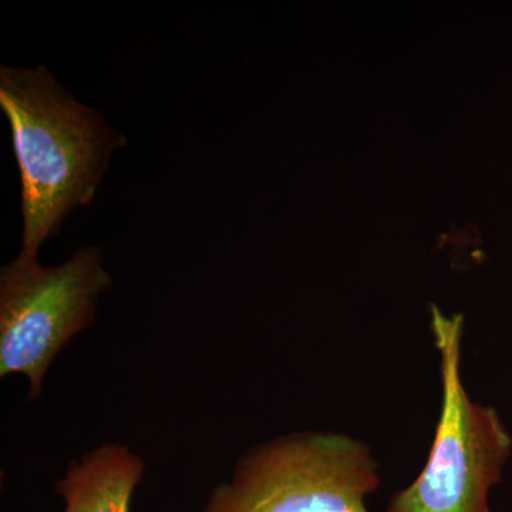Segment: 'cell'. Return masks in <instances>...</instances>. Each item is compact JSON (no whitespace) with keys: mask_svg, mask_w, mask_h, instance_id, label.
<instances>
[{"mask_svg":"<svg viewBox=\"0 0 512 512\" xmlns=\"http://www.w3.org/2000/svg\"><path fill=\"white\" fill-rule=\"evenodd\" d=\"M0 109L8 117L19 165V256L37 259L67 215L93 201L111 156L127 140L74 99L46 66L0 67Z\"/></svg>","mask_w":512,"mask_h":512,"instance_id":"cell-1","label":"cell"},{"mask_svg":"<svg viewBox=\"0 0 512 512\" xmlns=\"http://www.w3.org/2000/svg\"><path fill=\"white\" fill-rule=\"evenodd\" d=\"M379 464L365 441L296 431L249 447L201 512H369Z\"/></svg>","mask_w":512,"mask_h":512,"instance_id":"cell-2","label":"cell"},{"mask_svg":"<svg viewBox=\"0 0 512 512\" xmlns=\"http://www.w3.org/2000/svg\"><path fill=\"white\" fill-rule=\"evenodd\" d=\"M430 309L443 386L439 423L426 466L393 495L387 512H491L488 497L503 480L512 437L497 410L473 402L464 386V316Z\"/></svg>","mask_w":512,"mask_h":512,"instance_id":"cell-3","label":"cell"},{"mask_svg":"<svg viewBox=\"0 0 512 512\" xmlns=\"http://www.w3.org/2000/svg\"><path fill=\"white\" fill-rule=\"evenodd\" d=\"M113 286L97 247L77 249L55 266L16 256L0 269V377L23 375L29 400L42 397L56 357L97 318Z\"/></svg>","mask_w":512,"mask_h":512,"instance_id":"cell-4","label":"cell"},{"mask_svg":"<svg viewBox=\"0 0 512 512\" xmlns=\"http://www.w3.org/2000/svg\"><path fill=\"white\" fill-rule=\"evenodd\" d=\"M146 463L124 444L107 441L69 464L56 483L63 512H131Z\"/></svg>","mask_w":512,"mask_h":512,"instance_id":"cell-5","label":"cell"}]
</instances>
